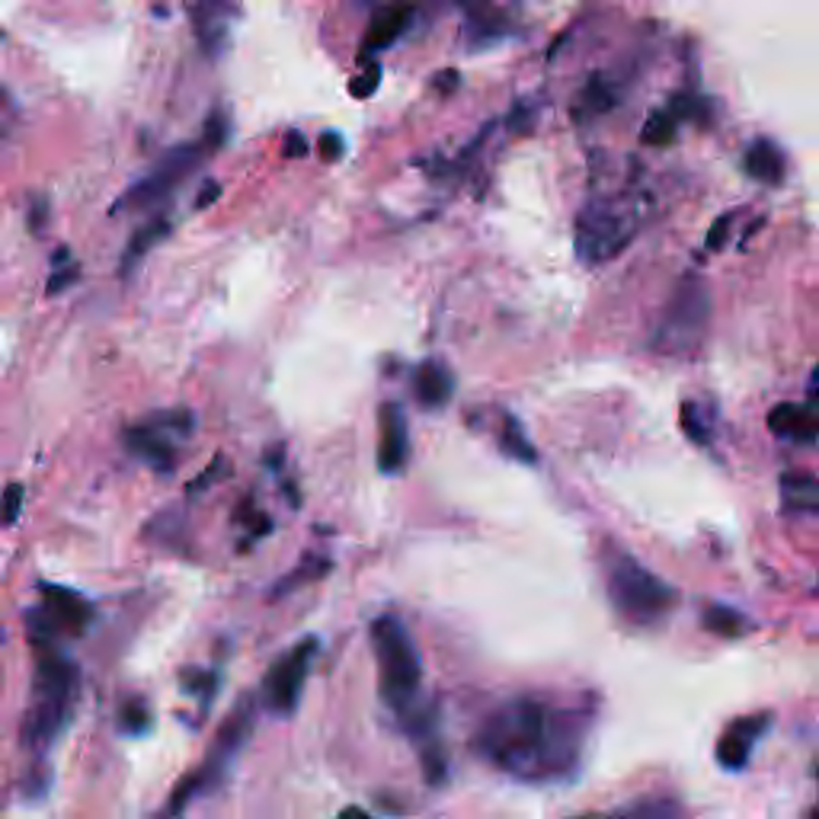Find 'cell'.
Wrapping results in <instances>:
<instances>
[{
    "label": "cell",
    "instance_id": "cell-12",
    "mask_svg": "<svg viewBox=\"0 0 819 819\" xmlns=\"http://www.w3.org/2000/svg\"><path fill=\"white\" fill-rule=\"evenodd\" d=\"M768 726H771V714L736 717L717 739V762L726 771H743L749 766L759 739L768 733Z\"/></svg>",
    "mask_w": 819,
    "mask_h": 819
},
{
    "label": "cell",
    "instance_id": "cell-29",
    "mask_svg": "<svg viewBox=\"0 0 819 819\" xmlns=\"http://www.w3.org/2000/svg\"><path fill=\"white\" fill-rule=\"evenodd\" d=\"M621 814H631V817H679L682 807L672 804V800H653V804H631Z\"/></svg>",
    "mask_w": 819,
    "mask_h": 819
},
{
    "label": "cell",
    "instance_id": "cell-35",
    "mask_svg": "<svg viewBox=\"0 0 819 819\" xmlns=\"http://www.w3.org/2000/svg\"><path fill=\"white\" fill-rule=\"evenodd\" d=\"M459 84H461L459 71H442V74L436 77V87H439L442 94H452V90H455Z\"/></svg>",
    "mask_w": 819,
    "mask_h": 819
},
{
    "label": "cell",
    "instance_id": "cell-8",
    "mask_svg": "<svg viewBox=\"0 0 819 819\" xmlns=\"http://www.w3.org/2000/svg\"><path fill=\"white\" fill-rule=\"evenodd\" d=\"M193 429H196V416L190 410H163V413L148 416L145 423L125 429V445L138 459L148 461L154 470L170 474L180 459V449L190 442Z\"/></svg>",
    "mask_w": 819,
    "mask_h": 819
},
{
    "label": "cell",
    "instance_id": "cell-36",
    "mask_svg": "<svg viewBox=\"0 0 819 819\" xmlns=\"http://www.w3.org/2000/svg\"><path fill=\"white\" fill-rule=\"evenodd\" d=\"M215 474H221V459L211 464V470H208V474H203V477H196V480L190 484V493H199L205 484H211V477H215Z\"/></svg>",
    "mask_w": 819,
    "mask_h": 819
},
{
    "label": "cell",
    "instance_id": "cell-7",
    "mask_svg": "<svg viewBox=\"0 0 819 819\" xmlns=\"http://www.w3.org/2000/svg\"><path fill=\"white\" fill-rule=\"evenodd\" d=\"M637 215L614 203H586L576 218L573 247L583 266H602L621 254L637 234Z\"/></svg>",
    "mask_w": 819,
    "mask_h": 819
},
{
    "label": "cell",
    "instance_id": "cell-22",
    "mask_svg": "<svg viewBox=\"0 0 819 819\" xmlns=\"http://www.w3.org/2000/svg\"><path fill=\"white\" fill-rule=\"evenodd\" d=\"M705 627L717 634V637H743L753 624L746 621V614L736 612V609H726V606H708L705 614H701Z\"/></svg>",
    "mask_w": 819,
    "mask_h": 819
},
{
    "label": "cell",
    "instance_id": "cell-3",
    "mask_svg": "<svg viewBox=\"0 0 819 819\" xmlns=\"http://www.w3.org/2000/svg\"><path fill=\"white\" fill-rule=\"evenodd\" d=\"M371 650L378 660L381 701L394 714H404L416 705L423 685V660L407 624L398 614H378L371 621Z\"/></svg>",
    "mask_w": 819,
    "mask_h": 819
},
{
    "label": "cell",
    "instance_id": "cell-34",
    "mask_svg": "<svg viewBox=\"0 0 819 819\" xmlns=\"http://www.w3.org/2000/svg\"><path fill=\"white\" fill-rule=\"evenodd\" d=\"M218 196H221V186L215 180H205V186L199 190V196H196V208H208Z\"/></svg>",
    "mask_w": 819,
    "mask_h": 819
},
{
    "label": "cell",
    "instance_id": "cell-26",
    "mask_svg": "<svg viewBox=\"0 0 819 819\" xmlns=\"http://www.w3.org/2000/svg\"><path fill=\"white\" fill-rule=\"evenodd\" d=\"M679 419H682L685 436H688L695 445H708V442H711V429H708V423H705V416H701L698 404L685 401V404H682V413H679Z\"/></svg>",
    "mask_w": 819,
    "mask_h": 819
},
{
    "label": "cell",
    "instance_id": "cell-10",
    "mask_svg": "<svg viewBox=\"0 0 819 819\" xmlns=\"http://www.w3.org/2000/svg\"><path fill=\"white\" fill-rule=\"evenodd\" d=\"M317 650H320V640H317V637H302L292 650H285V653L272 663V669L266 672V679H262V705H266L272 714H295Z\"/></svg>",
    "mask_w": 819,
    "mask_h": 819
},
{
    "label": "cell",
    "instance_id": "cell-30",
    "mask_svg": "<svg viewBox=\"0 0 819 819\" xmlns=\"http://www.w3.org/2000/svg\"><path fill=\"white\" fill-rule=\"evenodd\" d=\"M20 510H23V487H20V484H13V487H7V490H3V497H0V525L16 522Z\"/></svg>",
    "mask_w": 819,
    "mask_h": 819
},
{
    "label": "cell",
    "instance_id": "cell-28",
    "mask_svg": "<svg viewBox=\"0 0 819 819\" xmlns=\"http://www.w3.org/2000/svg\"><path fill=\"white\" fill-rule=\"evenodd\" d=\"M74 279H77V266L71 262V254H68V250H58V254H54V272H51L49 279V295L68 289Z\"/></svg>",
    "mask_w": 819,
    "mask_h": 819
},
{
    "label": "cell",
    "instance_id": "cell-1",
    "mask_svg": "<svg viewBox=\"0 0 819 819\" xmlns=\"http://www.w3.org/2000/svg\"><path fill=\"white\" fill-rule=\"evenodd\" d=\"M589 714L512 698L474 733V753L522 784H561L583 766Z\"/></svg>",
    "mask_w": 819,
    "mask_h": 819
},
{
    "label": "cell",
    "instance_id": "cell-15",
    "mask_svg": "<svg viewBox=\"0 0 819 819\" xmlns=\"http://www.w3.org/2000/svg\"><path fill=\"white\" fill-rule=\"evenodd\" d=\"M410 10L407 3H391V7H381L371 23H368V33H365V46H362V58H375L378 51L391 49L410 26Z\"/></svg>",
    "mask_w": 819,
    "mask_h": 819
},
{
    "label": "cell",
    "instance_id": "cell-19",
    "mask_svg": "<svg viewBox=\"0 0 819 819\" xmlns=\"http://www.w3.org/2000/svg\"><path fill=\"white\" fill-rule=\"evenodd\" d=\"M781 500L784 510L797 512V515H810L819 510V484L814 474H784L781 477Z\"/></svg>",
    "mask_w": 819,
    "mask_h": 819
},
{
    "label": "cell",
    "instance_id": "cell-31",
    "mask_svg": "<svg viewBox=\"0 0 819 819\" xmlns=\"http://www.w3.org/2000/svg\"><path fill=\"white\" fill-rule=\"evenodd\" d=\"M317 151H320V157H323L327 163H333V160H343V154H346V142H343V135H340V132H323V135H320V142H317Z\"/></svg>",
    "mask_w": 819,
    "mask_h": 819
},
{
    "label": "cell",
    "instance_id": "cell-4",
    "mask_svg": "<svg viewBox=\"0 0 819 819\" xmlns=\"http://www.w3.org/2000/svg\"><path fill=\"white\" fill-rule=\"evenodd\" d=\"M39 644V663H36V705L29 711V726L26 739L36 749H46L58 739L64 730L71 705L77 695V665L71 663L51 640H36Z\"/></svg>",
    "mask_w": 819,
    "mask_h": 819
},
{
    "label": "cell",
    "instance_id": "cell-2",
    "mask_svg": "<svg viewBox=\"0 0 819 819\" xmlns=\"http://www.w3.org/2000/svg\"><path fill=\"white\" fill-rule=\"evenodd\" d=\"M606 586H609L614 612L640 627L663 621L679 602V592L672 583H665L650 566H644L637 558H631L627 551L612 548V545L606 551Z\"/></svg>",
    "mask_w": 819,
    "mask_h": 819
},
{
    "label": "cell",
    "instance_id": "cell-21",
    "mask_svg": "<svg viewBox=\"0 0 819 819\" xmlns=\"http://www.w3.org/2000/svg\"><path fill=\"white\" fill-rule=\"evenodd\" d=\"M500 445H503V452L510 455L512 461H522V464H538V449L531 445V439L525 436V429H522V423L506 413L503 416V429H500Z\"/></svg>",
    "mask_w": 819,
    "mask_h": 819
},
{
    "label": "cell",
    "instance_id": "cell-33",
    "mask_svg": "<svg viewBox=\"0 0 819 819\" xmlns=\"http://www.w3.org/2000/svg\"><path fill=\"white\" fill-rule=\"evenodd\" d=\"M730 224H733V215H723L711 224V234H708V250H720L726 244V234H730Z\"/></svg>",
    "mask_w": 819,
    "mask_h": 819
},
{
    "label": "cell",
    "instance_id": "cell-16",
    "mask_svg": "<svg viewBox=\"0 0 819 819\" xmlns=\"http://www.w3.org/2000/svg\"><path fill=\"white\" fill-rule=\"evenodd\" d=\"M768 429L794 445H814L819 436L817 413L810 407H797V404H778L768 413Z\"/></svg>",
    "mask_w": 819,
    "mask_h": 819
},
{
    "label": "cell",
    "instance_id": "cell-17",
    "mask_svg": "<svg viewBox=\"0 0 819 819\" xmlns=\"http://www.w3.org/2000/svg\"><path fill=\"white\" fill-rule=\"evenodd\" d=\"M743 170L766 186H781L787 176V157L771 138H756L743 154Z\"/></svg>",
    "mask_w": 819,
    "mask_h": 819
},
{
    "label": "cell",
    "instance_id": "cell-11",
    "mask_svg": "<svg viewBox=\"0 0 819 819\" xmlns=\"http://www.w3.org/2000/svg\"><path fill=\"white\" fill-rule=\"evenodd\" d=\"M94 618V606L64 586H42V614H39V634L33 631V640H49V634H81Z\"/></svg>",
    "mask_w": 819,
    "mask_h": 819
},
{
    "label": "cell",
    "instance_id": "cell-27",
    "mask_svg": "<svg viewBox=\"0 0 819 819\" xmlns=\"http://www.w3.org/2000/svg\"><path fill=\"white\" fill-rule=\"evenodd\" d=\"M381 84V64L375 58H365V74H358L356 81L350 84V94L358 100H368Z\"/></svg>",
    "mask_w": 819,
    "mask_h": 819
},
{
    "label": "cell",
    "instance_id": "cell-5",
    "mask_svg": "<svg viewBox=\"0 0 819 819\" xmlns=\"http://www.w3.org/2000/svg\"><path fill=\"white\" fill-rule=\"evenodd\" d=\"M250 736H254V698H244V701L237 705V711L228 717L224 726L218 730V736H215V743H211V749H208V756H205L199 771L190 774V778L176 787V794H173L167 814H183L196 797L221 791V787L228 784L234 766H237L241 753L247 749Z\"/></svg>",
    "mask_w": 819,
    "mask_h": 819
},
{
    "label": "cell",
    "instance_id": "cell-18",
    "mask_svg": "<svg viewBox=\"0 0 819 819\" xmlns=\"http://www.w3.org/2000/svg\"><path fill=\"white\" fill-rule=\"evenodd\" d=\"M167 234H170V218H167V215H157V218H151L142 231H135V237L129 241V247H125V254H122L119 276L129 279V276L135 272V266L151 254L154 247H157Z\"/></svg>",
    "mask_w": 819,
    "mask_h": 819
},
{
    "label": "cell",
    "instance_id": "cell-25",
    "mask_svg": "<svg viewBox=\"0 0 819 819\" xmlns=\"http://www.w3.org/2000/svg\"><path fill=\"white\" fill-rule=\"evenodd\" d=\"M119 726L129 736H145L151 730V711L142 698H132L122 711H119Z\"/></svg>",
    "mask_w": 819,
    "mask_h": 819
},
{
    "label": "cell",
    "instance_id": "cell-37",
    "mask_svg": "<svg viewBox=\"0 0 819 819\" xmlns=\"http://www.w3.org/2000/svg\"><path fill=\"white\" fill-rule=\"evenodd\" d=\"M343 817H368V814H365L362 807H346V810H343Z\"/></svg>",
    "mask_w": 819,
    "mask_h": 819
},
{
    "label": "cell",
    "instance_id": "cell-20",
    "mask_svg": "<svg viewBox=\"0 0 819 819\" xmlns=\"http://www.w3.org/2000/svg\"><path fill=\"white\" fill-rule=\"evenodd\" d=\"M464 46L470 51H484V49H493V46H500V42H506L510 39V26H503L500 20H493V16H487V13H470V20H467V26H464Z\"/></svg>",
    "mask_w": 819,
    "mask_h": 819
},
{
    "label": "cell",
    "instance_id": "cell-6",
    "mask_svg": "<svg viewBox=\"0 0 819 819\" xmlns=\"http://www.w3.org/2000/svg\"><path fill=\"white\" fill-rule=\"evenodd\" d=\"M708 317H711L708 285L698 276H685L665 305L663 320L653 333V350L663 356H688L701 343Z\"/></svg>",
    "mask_w": 819,
    "mask_h": 819
},
{
    "label": "cell",
    "instance_id": "cell-14",
    "mask_svg": "<svg viewBox=\"0 0 819 819\" xmlns=\"http://www.w3.org/2000/svg\"><path fill=\"white\" fill-rule=\"evenodd\" d=\"M413 394L426 410L445 407L455 398V371L442 358H426L413 368Z\"/></svg>",
    "mask_w": 819,
    "mask_h": 819
},
{
    "label": "cell",
    "instance_id": "cell-38",
    "mask_svg": "<svg viewBox=\"0 0 819 819\" xmlns=\"http://www.w3.org/2000/svg\"><path fill=\"white\" fill-rule=\"evenodd\" d=\"M205 3H218V0H205Z\"/></svg>",
    "mask_w": 819,
    "mask_h": 819
},
{
    "label": "cell",
    "instance_id": "cell-24",
    "mask_svg": "<svg viewBox=\"0 0 819 819\" xmlns=\"http://www.w3.org/2000/svg\"><path fill=\"white\" fill-rule=\"evenodd\" d=\"M330 570V561L327 558H305L302 566L295 570V573H289L285 579H279L276 583V596H285V592H292L295 586H302V583H314V579H320L323 573Z\"/></svg>",
    "mask_w": 819,
    "mask_h": 819
},
{
    "label": "cell",
    "instance_id": "cell-32",
    "mask_svg": "<svg viewBox=\"0 0 819 819\" xmlns=\"http://www.w3.org/2000/svg\"><path fill=\"white\" fill-rule=\"evenodd\" d=\"M307 151H310V148H307L305 135L292 129V132L285 135V142H282V154H285L289 160H298V157H307Z\"/></svg>",
    "mask_w": 819,
    "mask_h": 819
},
{
    "label": "cell",
    "instance_id": "cell-9",
    "mask_svg": "<svg viewBox=\"0 0 819 819\" xmlns=\"http://www.w3.org/2000/svg\"><path fill=\"white\" fill-rule=\"evenodd\" d=\"M208 154V145H180L163 154L154 170H148L119 203L112 211H135V208H151V205L163 203Z\"/></svg>",
    "mask_w": 819,
    "mask_h": 819
},
{
    "label": "cell",
    "instance_id": "cell-23",
    "mask_svg": "<svg viewBox=\"0 0 819 819\" xmlns=\"http://www.w3.org/2000/svg\"><path fill=\"white\" fill-rule=\"evenodd\" d=\"M679 115L665 106V109H657L647 122H644V129H640V142L644 145H650V148H665V145H672L675 142V132H679Z\"/></svg>",
    "mask_w": 819,
    "mask_h": 819
},
{
    "label": "cell",
    "instance_id": "cell-13",
    "mask_svg": "<svg viewBox=\"0 0 819 819\" xmlns=\"http://www.w3.org/2000/svg\"><path fill=\"white\" fill-rule=\"evenodd\" d=\"M410 459V426L401 404H384L378 413V467L381 474H401Z\"/></svg>",
    "mask_w": 819,
    "mask_h": 819
}]
</instances>
